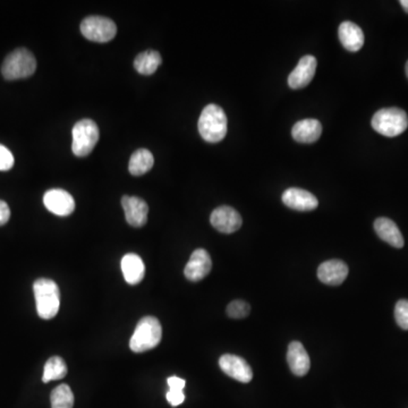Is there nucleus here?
<instances>
[{"mask_svg": "<svg viewBox=\"0 0 408 408\" xmlns=\"http://www.w3.org/2000/svg\"><path fill=\"white\" fill-rule=\"evenodd\" d=\"M251 306L246 302L242 300H232L230 305L227 306V314L232 319H243L249 314Z\"/></svg>", "mask_w": 408, "mask_h": 408, "instance_id": "393cba45", "label": "nucleus"}, {"mask_svg": "<svg viewBox=\"0 0 408 408\" xmlns=\"http://www.w3.org/2000/svg\"><path fill=\"white\" fill-rule=\"evenodd\" d=\"M167 400L174 407L181 405V402L185 400L184 392L181 390H169L167 392Z\"/></svg>", "mask_w": 408, "mask_h": 408, "instance_id": "cd10ccee", "label": "nucleus"}, {"mask_svg": "<svg viewBox=\"0 0 408 408\" xmlns=\"http://www.w3.org/2000/svg\"><path fill=\"white\" fill-rule=\"evenodd\" d=\"M281 198L286 207L296 211H312L319 205L317 198L312 193L296 187L285 191Z\"/></svg>", "mask_w": 408, "mask_h": 408, "instance_id": "2eb2a0df", "label": "nucleus"}, {"mask_svg": "<svg viewBox=\"0 0 408 408\" xmlns=\"http://www.w3.org/2000/svg\"><path fill=\"white\" fill-rule=\"evenodd\" d=\"M348 276V266L341 260H329L317 268V278L329 286H339Z\"/></svg>", "mask_w": 408, "mask_h": 408, "instance_id": "4468645a", "label": "nucleus"}, {"mask_svg": "<svg viewBox=\"0 0 408 408\" xmlns=\"http://www.w3.org/2000/svg\"><path fill=\"white\" fill-rule=\"evenodd\" d=\"M168 385H169V390H181L183 391L185 387V380L181 379L178 377L168 378Z\"/></svg>", "mask_w": 408, "mask_h": 408, "instance_id": "c756f323", "label": "nucleus"}, {"mask_svg": "<svg viewBox=\"0 0 408 408\" xmlns=\"http://www.w3.org/2000/svg\"><path fill=\"white\" fill-rule=\"evenodd\" d=\"M371 125L381 135L395 137L407 130V113L400 108H385L374 113Z\"/></svg>", "mask_w": 408, "mask_h": 408, "instance_id": "20e7f679", "label": "nucleus"}, {"mask_svg": "<svg viewBox=\"0 0 408 408\" xmlns=\"http://www.w3.org/2000/svg\"><path fill=\"white\" fill-rule=\"evenodd\" d=\"M221 370L239 382L249 383L253 379V371L249 363L236 355H222L219 360Z\"/></svg>", "mask_w": 408, "mask_h": 408, "instance_id": "f8f14e48", "label": "nucleus"}, {"mask_svg": "<svg viewBox=\"0 0 408 408\" xmlns=\"http://www.w3.org/2000/svg\"><path fill=\"white\" fill-rule=\"evenodd\" d=\"M287 362L290 371L298 377H304L311 368L309 354L304 348L303 344L300 341H292L289 344Z\"/></svg>", "mask_w": 408, "mask_h": 408, "instance_id": "dca6fc26", "label": "nucleus"}, {"mask_svg": "<svg viewBox=\"0 0 408 408\" xmlns=\"http://www.w3.org/2000/svg\"><path fill=\"white\" fill-rule=\"evenodd\" d=\"M122 207L124 209L125 218L130 226L143 227L147 224L149 207L147 202L137 196H123Z\"/></svg>", "mask_w": 408, "mask_h": 408, "instance_id": "ddd939ff", "label": "nucleus"}, {"mask_svg": "<svg viewBox=\"0 0 408 408\" xmlns=\"http://www.w3.org/2000/svg\"><path fill=\"white\" fill-rule=\"evenodd\" d=\"M162 338V327L154 317H142L130 340V351L144 353L154 348Z\"/></svg>", "mask_w": 408, "mask_h": 408, "instance_id": "7ed1b4c3", "label": "nucleus"}, {"mask_svg": "<svg viewBox=\"0 0 408 408\" xmlns=\"http://www.w3.org/2000/svg\"><path fill=\"white\" fill-rule=\"evenodd\" d=\"M395 319L400 328L408 330V300H400L395 307Z\"/></svg>", "mask_w": 408, "mask_h": 408, "instance_id": "a878e982", "label": "nucleus"}, {"mask_svg": "<svg viewBox=\"0 0 408 408\" xmlns=\"http://www.w3.org/2000/svg\"><path fill=\"white\" fill-rule=\"evenodd\" d=\"M162 55L156 50L143 51L134 60V68L142 75H152L162 65Z\"/></svg>", "mask_w": 408, "mask_h": 408, "instance_id": "412c9836", "label": "nucleus"}, {"mask_svg": "<svg viewBox=\"0 0 408 408\" xmlns=\"http://www.w3.org/2000/svg\"><path fill=\"white\" fill-rule=\"evenodd\" d=\"M37 69V60L31 51L26 48L16 49L6 57L1 67L3 76L8 81L26 79Z\"/></svg>", "mask_w": 408, "mask_h": 408, "instance_id": "39448f33", "label": "nucleus"}, {"mask_svg": "<svg viewBox=\"0 0 408 408\" xmlns=\"http://www.w3.org/2000/svg\"><path fill=\"white\" fill-rule=\"evenodd\" d=\"M374 230L377 235L391 246L396 247V249H402L404 246L405 242H404L402 232L394 221L390 219L385 218V217L378 218L374 221Z\"/></svg>", "mask_w": 408, "mask_h": 408, "instance_id": "6ab92c4d", "label": "nucleus"}, {"mask_svg": "<svg viewBox=\"0 0 408 408\" xmlns=\"http://www.w3.org/2000/svg\"><path fill=\"white\" fill-rule=\"evenodd\" d=\"M43 203L51 213L60 217L72 215L75 210L73 196L67 191L60 188H54L45 192L43 196Z\"/></svg>", "mask_w": 408, "mask_h": 408, "instance_id": "1a4fd4ad", "label": "nucleus"}, {"mask_svg": "<svg viewBox=\"0 0 408 408\" xmlns=\"http://www.w3.org/2000/svg\"><path fill=\"white\" fill-rule=\"evenodd\" d=\"M212 269V261L209 253L203 249H198L192 253L184 269L185 277L190 281H200L209 275Z\"/></svg>", "mask_w": 408, "mask_h": 408, "instance_id": "9b49d317", "label": "nucleus"}, {"mask_svg": "<svg viewBox=\"0 0 408 408\" xmlns=\"http://www.w3.org/2000/svg\"><path fill=\"white\" fill-rule=\"evenodd\" d=\"M33 292L39 317L45 320H50L56 317L60 307V292L58 285L51 279L40 278L34 283Z\"/></svg>", "mask_w": 408, "mask_h": 408, "instance_id": "f03ea898", "label": "nucleus"}, {"mask_svg": "<svg viewBox=\"0 0 408 408\" xmlns=\"http://www.w3.org/2000/svg\"><path fill=\"white\" fill-rule=\"evenodd\" d=\"M405 72H406V76H407L408 79V60L407 62H406Z\"/></svg>", "mask_w": 408, "mask_h": 408, "instance_id": "2f4dec72", "label": "nucleus"}, {"mask_svg": "<svg viewBox=\"0 0 408 408\" xmlns=\"http://www.w3.org/2000/svg\"><path fill=\"white\" fill-rule=\"evenodd\" d=\"M67 366L62 357H50L45 363L43 370L42 381L45 383L50 382L52 380H60L66 377Z\"/></svg>", "mask_w": 408, "mask_h": 408, "instance_id": "5701e85b", "label": "nucleus"}, {"mask_svg": "<svg viewBox=\"0 0 408 408\" xmlns=\"http://www.w3.org/2000/svg\"><path fill=\"white\" fill-rule=\"evenodd\" d=\"M340 42L346 50L356 52L364 45V33L362 28L353 22H343L338 30Z\"/></svg>", "mask_w": 408, "mask_h": 408, "instance_id": "f3484780", "label": "nucleus"}, {"mask_svg": "<svg viewBox=\"0 0 408 408\" xmlns=\"http://www.w3.org/2000/svg\"><path fill=\"white\" fill-rule=\"evenodd\" d=\"M400 4L402 5V9L408 14V0H400Z\"/></svg>", "mask_w": 408, "mask_h": 408, "instance_id": "7c9ffc66", "label": "nucleus"}, {"mask_svg": "<svg viewBox=\"0 0 408 408\" xmlns=\"http://www.w3.org/2000/svg\"><path fill=\"white\" fill-rule=\"evenodd\" d=\"M81 32L86 39L94 42L110 41L117 33V26L110 18L103 16H89L81 23Z\"/></svg>", "mask_w": 408, "mask_h": 408, "instance_id": "0eeeda50", "label": "nucleus"}, {"mask_svg": "<svg viewBox=\"0 0 408 408\" xmlns=\"http://www.w3.org/2000/svg\"><path fill=\"white\" fill-rule=\"evenodd\" d=\"M317 65V62L314 56L306 55L302 57L298 66L294 68V71L289 74L288 85L290 89L298 90V89L307 86L314 77Z\"/></svg>", "mask_w": 408, "mask_h": 408, "instance_id": "9d476101", "label": "nucleus"}, {"mask_svg": "<svg viewBox=\"0 0 408 408\" xmlns=\"http://www.w3.org/2000/svg\"><path fill=\"white\" fill-rule=\"evenodd\" d=\"M14 162L13 153L7 147L0 144V171H7L11 169V167L14 166Z\"/></svg>", "mask_w": 408, "mask_h": 408, "instance_id": "bb28decb", "label": "nucleus"}, {"mask_svg": "<svg viewBox=\"0 0 408 408\" xmlns=\"http://www.w3.org/2000/svg\"><path fill=\"white\" fill-rule=\"evenodd\" d=\"M322 125L317 119H304L293 126L292 135L298 143H314L320 139Z\"/></svg>", "mask_w": 408, "mask_h": 408, "instance_id": "a211bd4d", "label": "nucleus"}, {"mask_svg": "<svg viewBox=\"0 0 408 408\" xmlns=\"http://www.w3.org/2000/svg\"><path fill=\"white\" fill-rule=\"evenodd\" d=\"M122 271L125 280L130 285H137L145 276V266L139 255L128 253L122 260Z\"/></svg>", "mask_w": 408, "mask_h": 408, "instance_id": "aec40b11", "label": "nucleus"}, {"mask_svg": "<svg viewBox=\"0 0 408 408\" xmlns=\"http://www.w3.org/2000/svg\"><path fill=\"white\" fill-rule=\"evenodd\" d=\"M154 164L152 153L147 149H139L132 154L128 164L130 175L142 176L147 174Z\"/></svg>", "mask_w": 408, "mask_h": 408, "instance_id": "4be33fe9", "label": "nucleus"}, {"mask_svg": "<svg viewBox=\"0 0 408 408\" xmlns=\"http://www.w3.org/2000/svg\"><path fill=\"white\" fill-rule=\"evenodd\" d=\"M50 400L51 408H73V391L67 385H58L51 392Z\"/></svg>", "mask_w": 408, "mask_h": 408, "instance_id": "b1692460", "label": "nucleus"}, {"mask_svg": "<svg viewBox=\"0 0 408 408\" xmlns=\"http://www.w3.org/2000/svg\"><path fill=\"white\" fill-rule=\"evenodd\" d=\"M198 128L204 141L209 143H218L222 141L228 130L224 109L213 103L208 105L198 118Z\"/></svg>", "mask_w": 408, "mask_h": 408, "instance_id": "f257e3e1", "label": "nucleus"}, {"mask_svg": "<svg viewBox=\"0 0 408 408\" xmlns=\"http://www.w3.org/2000/svg\"><path fill=\"white\" fill-rule=\"evenodd\" d=\"M9 218H11V210H9L8 204L0 200V226L7 224Z\"/></svg>", "mask_w": 408, "mask_h": 408, "instance_id": "c85d7f7f", "label": "nucleus"}, {"mask_svg": "<svg viewBox=\"0 0 408 408\" xmlns=\"http://www.w3.org/2000/svg\"><path fill=\"white\" fill-rule=\"evenodd\" d=\"M210 222L218 232L232 234L241 228L243 220L241 215L234 208L221 205L213 210L210 217Z\"/></svg>", "mask_w": 408, "mask_h": 408, "instance_id": "6e6552de", "label": "nucleus"}, {"mask_svg": "<svg viewBox=\"0 0 408 408\" xmlns=\"http://www.w3.org/2000/svg\"><path fill=\"white\" fill-rule=\"evenodd\" d=\"M98 125L91 119H82L73 128V144L72 150L76 157H86L94 151L99 141Z\"/></svg>", "mask_w": 408, "mask_h": 408, "instance_id": "423d86ee", "label": "nucleus"}]
</instances>
